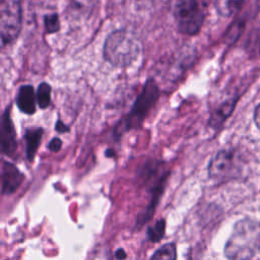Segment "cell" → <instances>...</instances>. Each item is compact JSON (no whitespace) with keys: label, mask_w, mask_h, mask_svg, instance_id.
I'll use <instances>...</instances> for the list:
<instances>
[{"label":"cell","mask_w":260,"mask_h":260,"mask_svg":"<svg viewBox=\"0 0 260 260\" xmlns=\"http://www.w3.org/2000/svg\"><path fill=\"white\" fill-rule=\"evenodd\" d=\"M2 192L10 194L14 192L23 180V175L11 162L3 160L2 162Z\"/></svg>","instance_id":"obj_8"},{"label":"cell","mask_w":260,"mask_h":260,"mask_svg":"<svg viewBox=\"0 0 260 260\" xmlns=\"http://www.w3.org/2000/svg\"><path fill=\"white\" fill-rule=\"evenodd\" d=\"M0 144L1 150L6 155H13L17 148L16 132L11 119V107L8 106L1 116L0 123Z\"/></svg>","instance_id":"obj_7"},{"label":"cell","mask_w":260,"mask_h":260,"mask_svg":"<svg viewBox=\"0 0 260 260\" xmlns=\"http://www.w3.org/2000/svg\"><path fill=\"white\" fill-rule=\"evenodd\" d=\"M44 134V129L42 127H27L24 132L25 140V153L29 161L34 160L36 153L41 144Z\"/></svg>","instance_id":"obj_10"},{"label":"cell","mask_w":260,"mask_h":260,"mask_svg":"<svg viewBox=\"0 0 260 260\" xmlns=\"http://www.w3.org/2000/svg\"><path fill=\"white\" fill-rule=\"evenodd\" d=\"M234 107L235 101H229L221 104L217 109L213 111L209 120V125L213 128L219 127L224 122V120L231 115Z\"/></svg>","instance_id":"obj_11"},{"label":"cell","mask_w":260,"mask_h":260,"mask_svg":"<svg viewBox=\"0 0 260 260\" xmlns=\"http://www.w3.org/2000/svg\"><path fill=\"white\" fill-rule=\"evenodd\" d=\"M116 257H117L118 259L122 260V259H124V258L126 257V254H125V252H124L122 249H119V250H117V252H116Z\"/></svg>","instance_id":"obj_20"},{"label":"cell","mask_w":260,"mask_h":260,"mask_svg":"<svg viewBox=\"0 0 260 260\" xmlns=\"http://www.w3.org/2000/svg\"><path fill=\"white\" fill-rule=\"evenodd\" d=\"M260 249V224L251 219L239 220L226 241L224 255L230 260H249Z\"/></svg>","instance_id":"obj_2"},{"label":"cell","mask_w":260,"mask_h":260,"mask_svg":"<svg viewBox=\"0 0 260 260\" xmlns=\"http://www.w3.org/2000/svg\"><path fill=\"white\" fill-rule=\"evenodd\" d=\"M142 51L138 36L126 28L112 31L103 47L104 59L116 68H126L137 60Z\"/></svg>","instance_id":"obj_1"},{"label":"cell","mask_w":260,"mask_h":260,"mask_svg":"<svg viewBox=\"0 0 260 260\" xmlns=\"http://www.w3.org/2000/svg\"><path fill=\"white\" fill-rule=\"evenodd\" d=\"M22 27L21 0H0V37L2 46L11 45Z\"/></svg>","instance_id":"obj_5"},{"label":"cell","mask_w":260,"mask_h":260,"mask_svg":"<svg viewBox=\"0 0 260 260\" xmlns=\"http://www.w3.org/2000/svg\"><path fill=\"white\" fill-rule=\"evenodd\" d=\"M62 147V140L59 138V137H54L48 144V148L51 150V151H54V152H57L61 149Z\"/></svg>","instance_id":"obj_17"},{"label":"cell","mask_w":260,"mask_h":260,"mask_svg":"<svg viewBox=\"0 0 260 260\" xmlns=\"http://www.w3.org/2000/svg\"><path fill=\"white\" fill-rule=\"evenodd\" d=\"M254 121H255V124H256L257 128L260 130V104H259V105L257 106V108L255 109Z\"/></svg>","instance_id":"obj_19"},{"label":"cell","mask_w":260,"mask_h":260,"mask_svg":"<svg viewBox=\"0 0 260 260\" xmlns=\"http://www.w3.org/2000/svg\"><path fill=\"white\" fill-rule=\"evenodd\" d=\"M15 103L20 112L26 115H32L37 109V93L35 88L30 84L21 85L16 93Z\"/></svg>","instance_id":"obj_9"},{"label":"cell","mask_w":260,"mask_h":260,"mask_svg":"<svg viewBox=\"0 0 260 260\" xmlns=\"http://www.w3.org/2000/svg\"><path fill=\"white\" fill-rule=\"evenodd\" d=\"M166 229V222L164 219H159L155 224L148 230V237L152 242H158L164 237Z\"/></svg>","instance_id":"obj_16"},{"label":"cell","mask_w":260,"mask_h":260,"mask_svg":"<svg viewBox=\"0 0 260 260\" xmlns=\"http://www.w3.org/2000/svg\"><path fill=\"white\" fill-rule=\"evenodd\" d=\"M44 24L47 34H55L60 29V19L58 13L47 14L44 17Z\"/></svg>","instance_id":"obj_15"},{"label":"cell","mask_w":260,"mask_h":260,"mask_svg":"<svg viewBox=\"0 0 260 260\" xmlns=\"http://www.w3.org/2000/svg\"><path fill=\"white\" fill-rule=\"evenodd\" d=\"M178 30L186 36L197 35L204 22V11L199 0H169Z\"/></svg>","instance_id":"obj_4"},{"label":"cell","mask_w":260,"mask_h":260,"mask_svg":"<svg viewBox=\"0 0 260 260\" xmlns=\"http://www.w3.org/2000/svg\"><path fill=\"white\" fill-rule=\"evenodd\" d=\"M177 250L173 243H167L159 247L154 254L151 256L150 260H176Z\"/></svg>","instance_id":"obj_14"},{"label":"cell","mask_w":260,"mask_h":260,"mask_svg":"<svg viewBox=\"0 0 260 260\" xmlns=\"http://www.w3.org/2000/svg\"><path fill=\"white\" fill-rule=\"evenodd\" d=\"M52 86L47 82H41L37 90V102L42 110L47 109L51 104Z\"/></svg>","instance_id":"obj_13"},{"label":"cell","mask_w":260,"mask_h":260,"mask_svg":"<svg viewBox=\"0 0 260 260\" xmlns=\"http://www.w3.org/2000/svg\"><path fill=\"white\" fill-rule=\"evenodd\" d=\"M160 96V90L155 80L149 77L143 84L141 91L136 96L130 111L115 126L114 135L121 137L125 132L138 129L155 107Z\"/></svg>","instance_id":"obj_3"},{"label":"cell","mask_w":260,"mask_h":260,"mask_svg":"<svg viewBox=\"0 0 260 260\" xmlns=\"http://www.w3.org/2000/svg\"><path fill=\"white\" fill-rule=\"evenodd\" d=\"M236 170V154L232 149H221L217 151L208 165V175L215 181H223L232 178Z\"/></svg>","instance_id":"obj_6"},{"label":"cell","mask_w":260,"mask_h":260,"mask_svg":"<svg viewBox=\"0 0 260 260\" xmlns=\"http://www.w3.org/2000/svg\"><path fill=\"white\" fill-rule=\"evenodd\" d=\"M55 130L58 133H65V132L69 131V127L67 125H65V123H63L62 120L58 119L56 124H55Z\"/></svg>","instance_id":"obj_18"},{"label":"cell","mask_w":260,"mask_h":260,"mask_svg":"<svg viewBox=\"0 0 260 260\" xmlns=\"http://www.w3.org/2000/svg\"><path fill=\"white\" fill-rule=\"evenodd\" d=\"M244 0H214L217 13L222 17L234 15L242 6Z\"/></svg>","instance_id":"obj_12"}]
</instances>
